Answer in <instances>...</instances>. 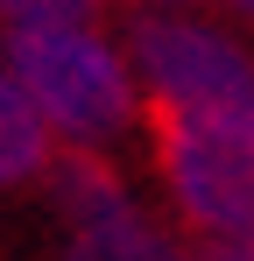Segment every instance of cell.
Instances as JSON below:
<instances>
[{
  "instance_id": "1",
  "label": "cell",
  "mask_w": 254,
  "mask_h": 261,
  "mask_svg": "<svg viewBox=\"0 0 254 261\" xmlns=\"http://www.w3.org/2000/svg\"><path fill=\"white\" fill-rule=\"evenodd\" d=\"M0 57L14 64L21 92L36 99L42 127L57 134L64 155H106L148 120L134 57L106 21L21 29V36H0Z\"/></svg>"
},
{
  "instance_id": "2",
  "label": "cell",
  "mask_w": 254,
  "mask_h": 261,
  "mask_svg": "<svg viewBox=\"0 0 254 261\" xmlns=\"http://www.w3.org/2000/svg\"><path fill=\"white\" fill-rule=\"evenodd\" d=\"M148 163L191 240L254 233V106L233 113H148Z\"/></svg>"
},
{
  "instance_id": "3",
  "label": "cell",
  "mask_w": 254,
  "mask_h": 261,
  "mask_svg": "<svg viewBox=\"0 0 254 261\" xmlns=\"http://www.w3.org/2000/svg\"><path fill=\"white\" fill-rule=\"evenodd\" d=\"M148 113H233L254 106V49L191 7H134L120 29Z\"/></svg>"
},
{
  "instance_id": "4",
  "label": "cell",
  "mask_w": 254,
  "mask_h": 261,
  "mask_svg": "<svg viewBox=\"0 0 254 261\" xmlns=\"http://www.w3.org/2000/svg\"><path fill=\"white\" fill-rule=\"evenodd\" d=\"M49 198L64 219L57 261H191V247L141 205V191L106 155H57Z\"/></svg>"
},
{
  "instance_id": "5",
  "label": "cell",
  "mask_w": 254,
  "mask_h": 261,
  "mask_svg": "<svg viewBox=\"0 0 254 261\" xmlns=\"http://www.w3.org/2000/svg\"><path fill=\"white\" fill-rule=\"evenodd\" d=\"M57 134L42 127L36 99L21 92L14 78V64L0 57V191H21V184H42V176L57 170Z\"/></svg>"
},
{
  "instance_id": "6",
  "label": "cell",
  "mask_w": 254,
  "mask_h": 261,
  "mask_svg": "<svg viewBox=\"0 0 254 261\" xmlns=\"http://www.w3.org/2000/svg\"><path fill=\"white\" fill-rule=\"evenodd\" d=\"M78 21H106V0H0V36H21V29H78Z\"/></svg>"
},
{
  "instance_id": "7",
  "label": "cell",
  "mask_w": 254,
  "mask_h": 261,
  "mask_svg": "<svg viewBox=\"0 0 254 261\" xmlns=\"http://www.w3.org/2000/svg\"><path fill=\"white\" fill-rule=\"evenodd\" d=\"M191 261H254V233H233V240H191Z\"/></svg>"
},
{
  "instance_id": "8",
  "label": "cell",
  "mask_w": 254,
  "mask_h": 261,
  "mask_svg": "<svg viewBox=\"0 0 254 261\" xmlns=\"http://www.w3.org/2000/svg\"><path fill=\"white\" fill-rule=\"evenodd\" d=\"M141 7H198V0H141ZM219 7H226V0H219Z\"/></svg>"
},
{
  "instance_id": "9",
  "label": "cell",
  "mask_w": 254,
  "mask_h": 261,
  "mask_svg": "<svg viewBox=\"0 0 254 261\" xmlns=\"http://www.w3.org/2000/svg\"><path fill=\"white\" fill-rule=\"evenodd\" d=\"M226 7H233V14H240V21H254V0H226Z\"/></svg>"
}]
</instances>
